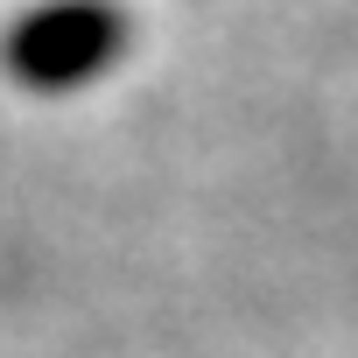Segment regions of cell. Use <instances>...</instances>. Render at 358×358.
Masks as SVG:
<instances>
[{"mask_svg": "<svg viewBox=\"0 0 358 358\" xmlns=\"http://www.w3.org/2000/svg\"><path fill=\"white\" fill-rule=\"evenodd\" d=\"M120 43V22L106 0H43L15 22V36L0 43L8 71L36 92H57V85H85Z\"/></svg>", "mask_w": 358, "mask_h": 358, "instance_id": "1", "label": "cell"}]
</instances>
